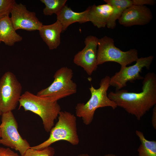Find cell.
<instances>
[{
	"label": "cell",
	"mask_w": 156,
	"mask_h": 156,
	"mask_svg": "<svg viewBox=\"0 0 156 156\" xmlns=\"http://www.w3.org/2000/svg\"><path fill=\"white\" fill-rule=\"evenodd\" d=\"M142 91L139 93L129 92L121 89L111 92L109 98L117 107L140 120L150 109L156 105V75L154 72L147 73L144 77Z\"/></svg>",
	"instance_id": "cell-1"
},
{
	"label": "cell",
	"mask_w": 156,
	"mask_h": 156,
	"mask_svg": "<svg viewBox=\"0 0 156 156\" xmlns=\"http://www.w3.org/2000/svg\"><path fill=\"white\" fill-rule=\"evenodd\" d=\"M19 103V108L22 107L25 111H31L40 117L47 132H50L54 127V121L61 111L57 101L39 96L28 91L22 94Z\"/></svg>",
	"instance_id": "cell-2"
},
{
	"label": "cell",
	"mask_w": 156,
	"mask_h": 156,
	"mask_svg": "<svg viewBox=\"0 0 156 156\" xmlns=\"http://www.w3.org/2000/svg\"><path fill=\"white\" fill-rule=\"evenodd\" d=\"M110 78L106 75L103 78L97 89L91 85L89 88L91 93L90 99L86 103H79L76 106V116L81 118L85 125H88L91 123L97 109L107 107L115 109L117 107L116 103L109 98L107 94V91L110 86Z\"/></svg>",
	"instance_id": "cell-3"
},
{
	"label": "cell",
	"mask_w": 156,
	"mask_h": 156,
	"mask_svg": "<svg viewBox=\"0 0 156 156\" xmlns=\"http://www.w3.org/2000/svg\"><path fill=\"white\" fill-rule=\"evenodd\" d=\"M58 117V120L51 130L49 138L41 144L31 148L36 149H42L61 140L67 141L74 146L79 144V140L75 116L68 112L61 111Z\"/></svg>",
	"instance_id": "cell-4"
},
{
	"label": "cell",
	"mask_w": 156,
	"mask_h": 156,
	"mask_svg": "<svg viewBox=\"0 0 156 156\" xmlns=\"http://www.w3.org/2000/svg\"><path fill=\"white\" fill-rule=\"evenodd\" d=\"M97 47L98 66L110 62H116L121 67L127 66L139 58L136 49L123 51L115 46L113 38L107 36L99 39Z\"/></svg>",
	"instance_id": "cell-5"
},
{
	"label": "cell",
	"mask_w": 156,
	"mask_h": 156,
	"mask_svg": "<svg viewBox=\"0 0 156 156\" xmlns=\"http://www.w3.org/2000/svg\"><path fill=\"white\" fill-rule=\"evenodd\" d=\"M73 74L70 68L66 66L61 68L55 73L54 80L52 83L38 92L36 95L57 101L59 99L75 94L77 92V85L72 79Z\"/></svg>",
	"instance_id": "cell-6"
},
{
	"label": "cell",
	"mask_w": 156,
	"mask_h": 156,
	"mask_svg": "<svg viewBox=\"0 0 156 156\" xmlns=\"http://www.w3.org/2000/svg\"><path fill=\"white\" fill-rule=\"evenodd\" d=\"M0 128V144L18 151L23 156L30 146L27 140L19 134L18 123L12 111L2 114Z\"/></svg>",
	"instance_id": "cell-7"
},
{
	"label": "cell",
	"mask_w": 156,
	"mask_h": 156,
	"mask_svg": "<svg viewBox=\"0 0 156 156\" xmlns=\"http://www.w3.org/2000/svg\"><path fill=\"white\" fill-rule=\"evenodd\" d=\"M21 85L16 76L8 71L0 78V111L6 113L15 109L22 95Z\"/></svg>",
	"instance_id": "cell-8"
},
{
	"label": "cell",
	"mask_w": 156,
	"mask_h": 156,
	"mask_svg": "<svg viewBox=\"0 0 156 156\" xmlns=\"http://www.w3.org/2000/svg\"><path fill=\"white\" fill-rule=\"evenodd\" d=\"M154 58L152 55L142 57L138 58L133 65L121 67L119 71L110 78V86L118 90L126 87L128 82H133L136 80L143 79L144 77L140 73L144 68L150 69Z\"/></svg>",
	"instance_id": "cell-9"
},
{
	"label": "cell",
	"mask_w": 156,
	"mask_h": 156,
	"mask_svg": "<svg viewBox=\"0 0 156 156\" xmlns=\"http://www.w3.org/2000/svg\"><path fill=\"white\" fill-rule=\"evenodd\" d=\"M99 39L90 35L85 39V46L74 56L73 62L83 68L89 75H91L98 68L97 62L98 43Z\"/></svg>",
	"instance_id": "cell-10"
},
{
	"label": "cell",
	"mask_w": 156,
	"mask_h": 156,
	"mask_svg": "<svg viewBox=\"0 0 156 156\" xmlns=\"http://www.w3.org/2000/svg\"><path fill=\"white\" fill-rule=\"evenodd\" d=\"M10 14L12 23L16 30L21 29L31 31L39 29L43 25L36 13L27 10L25 5L16 2Z\"/></svg>",
	"instance_id": "cell-11"
},
{
	"label": "cell",
	"mask_w": 156,
	"mask_h": 156,
	"mask_svg": "<svg viewBox=\"0 0 156 156\" xmlns=\"http://www.w3.org/2000/svg\"><path fill=\"white\" fill-rule=\"evenodd\" d=\"M153 18L151 10L146 5H133L124 11L118 21L120 25L128 27L146 25Z\"/></svg>",
	"instance_id": "cell-12"
},
{
	"label": "cell",
	"mask_w": 156,
	"mask_h": 156,
	"mask_svg": "<svg viewBox=\"0 0 156 156\" xmlns=\"http://www.w3.org/2000/svg\"><path fill=\"white\" fill-rule=\"evenodd\" d=\"M39 34L49 49H56L60 44V34L62 32V26L58 20L48 25H42L38 30Z\"/></svg>",
	"instance_id": "cell-13"
},
{
	"label": "cell",
	"mask_w": 156,
	"mask_h": 156,
	"mask_svg": "<svg viewBox=\"0 0 156 156\" xmlns=\"http://www.w3.org/2000/svg\"><path fill=\"white\" fill-rule=\"evenodd\" d=\"M88 21L91 22L98 28L106 26L109 18L113 11L112 6L106 3L96 5L95 4L88 7Z\"/></svg>",
	"instance_id": "cell-14"
},
{
	"label": "cell",
	"mask_w": 156,
	"mask_h": 156,
	"mask_svg": "<svg viewBox=\"0 0 156 156\" xmlns=\"http://www.w3.org/2000/svg\"><path fill=\"white\" fill-rule=\"evenodd\" d=\"M89 11L88 7L81 12H76L65 5L57 14V20L62 26V32L66 30L70 25L76 22L83 23L88 21V15Z\"/></svg>",
	"instance_id": "cell-15"
},
{
	"label": "cell",
	"mask_w": 156,
	"mask_h": 156,
	"mask_svg": "<svg viewBox=\"0 0 156 156\" xmlns=\"http://www.w3.org/2000/svg\"><path fill=\"white\" fill-rule=\"evenodd\" d=\"M9 16L0 19V40L5 45H14L16 42L21 41L22 37L16 32Z\"/></svg>",
	"instance_id": "cell-16"
},
{
	"label": "cell",
	"mask_w": 156,
	"mask_h": 156,
	"mask_svg": "<svg viewBox=\"0 0 156 156\" xmlns=\"http://www.w3.org/2000/svg\"><path fill=\"white\" fill-rule=\"evenodd\" d=\"M105 3L112 7V12L107 22L106 27L114 29L116 25V21L120 17L124 11L133 5V0H104Z\"/></svg>",
	"instance_id": "cell-17"
},
{
	"label": "cell",
	"mask_w": 156,
	"mask_h": 156,
	"mask_svg": "<svg viewBox=\"0 0 156 156\" xmlns=\"http://www.w3.org/2000/svg\"><path fill=\"white\" fill-rule=\"evenodd\" d=\"M135 134L140 142L137 150L138 156H156V141L148 140L139 130H136Z\"/></svg>",
	"instance_id": "cell-18"
},
{
	"label": "cell",
	"mask_w": 156,
	"mask_h": 156,
	"mask_svg": "<svg viewBox=\"0 0 156 156\" xmlns=\"http://www.w3.org/2000/svg\"><path fill=\"white\" fill-rule=\"evenodd\" d=\"M66 0H40L45 5L43 10L46 16H51L54 14H57L66 5Z\"/></svg>",
	"instance_id": "cell-19"
},
{
	"label": "cell",
	"mask_w": 156,
	"mask_h": 156,
	"mask_svg": "<svg viewBox=\"0 0 156 156\" xmlns=\"http://www.w3.org/2000/svg\"><path fill=\"white\" fill-rule=\"evenodd\" d=\"M55 154L54 148L50 146L40 149H34L30 147L23 156H54Z\"/></svg>",
	"instance_id": "cell-20"
},
{
	"label": "cell",
	"mask_w": 156,
	"mask_h": 156,
	"mask_svg": "<svg viewBox=\"0 0 156 156\" xmlns=\"http://www.w3.org/2000/svg\"><path fill=\"white\" fill-rule=\"evenodd\" d=\"M16 2L14 0H0V19L9 16Z\"/></svg>",
	"instance_id": "cell-21"
},
{
	"label": "cell",
	"mask_w": 156,
	"mask_h": 156,
	"mask_svg": "<svg viewBox=\"0 0 156 156\" xmlns=\"http://www.w3.org/2000/svg\"><path fill=\"white\" fill-rule=\"evenodd\" d=\"M0 156H21L9 148L0 147Z\"/></svg>",
	"instance_id": "cell-22"
},
{
	"label": "cell",
	"mask_w": 156,
	"mask_h": 156,
	"mask_svg": "<svg viewBox=\"0 0 156 156\" xmlns=\"http://www.w3.org/2000/svg\"><path fill=\"white\" fill-rule=\"evenodd\" d=\"M133 5H145L155 4L156 1L154 0H133Z\"/></svg>",
	"instance_id": "cell-23"
},
{
	"label": "cell",
	"mask_w": 156,
	"mask_h": 156,
	"mask_svg": "<svg viewBox=\"0 0 156 156\" xmlns=\"http://www.w3.org/2000/svg\"><path fill=\"white\" fill-rule=\"evenodd\" d=\"M151 123L154 129H156V105L153 107V110Z\"/></svg>",
	"instance_id": "cell-24"
},
{
	"label": "cell",
	"mask_w": 156,
	"mask_h": 156,
	"mask_svg": "<svg viewBox=\"0 0 156 156\" xmlns=\"http://www.w3.org/2000/svg\"><path fill=\"white\" fill-rule=\"evenodd\" d=\"M103 156H118L116 155L113 154H108L104 155Z\"/></svg>",
	"instance_id": "cell-25"
},
{
	"label": "cell",
	"mask_w": 156,
	"mask_h": 156,
	"mask_svg": "<svg viewBox=\"0 0 156 156\" xmlns=\"http://www.w3.org/2000/svg\"><path fill=\"white\" fill-rule=\"evenodd\" d=\"M77 156H90L88 154H80Z\"/></svg>",
	"instance_id": "cell-26"
},
{
	"label": "cell",
	"mask_w": 156,
	"mask_h": 156,
	"mask_svg": "<svg viewBox=\"0 0 156 156\" xmlns=\"http://www.w3.org/2000/svg\"><path fill=\"white\" fill-rule=\"evenodd\" d=\"M2 114V112L0 111V116Z\"/></svg>",
	"instance_id": "cell-27"
},
{
	"label": "cell",
	"mask_w": 156,
	"mask_h": 156,
	"mask_svg": "<svg viewBox=\"0 0 156 156\" xmlns=\"http://www.w3.org/2000/svg\"><path fill=\"white\" fill-rule=\"evenodd\" d=\"M1 129L0 128V138L1 137Z\"/></svg>",
	"instance_id": "cell-28"
},
{
	"label": "cell",
	"mask_w": 156,
	"mask_h": 156,
	"mask_svg": "<svg viewBox=\"0 0 156 156\" xmlns=\"http://www.w3.org/2000/svg\"><path fill=\"white\" fill-rule=\"evenodd\" d=\"M1 42V41H0V43Z\"/></svg>",
	"instance_id": "cell-29"
}]
</instances>
